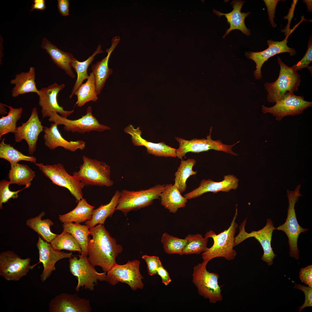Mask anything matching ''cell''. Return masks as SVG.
<instances>
[{
    "label": "cell",
    "instance_id": "1",
    "mask_svg": "<svg viewBox=\"0 0 312 312\" xmlns=\"http://www.w3.org/2000/svg\"><path fill=\"white\" fill-rule=\"evenodd\" d=\"M88 250V259L94 266L101 267L107 272L116 263V259L123 248L117 244L115 239L112 237L104 224H99L89 229Z\"/></svg>",
    "mask_w": 312,
    "mask_h": 312
},
{
    "label": "cell",
    "instance_id": "2",
    "mask_svg": "<svg viewBox=\"0 0 312 312\" xmlns=\"http://www.w3.org/2000/svg\"><path fill=\"white\" fill-rule=\"evenodd\" d=\"M237 213L236 206L235 214L227 229L218 234L211 230L207 232L205 237L208 238H211L213 243L211 247L208 248L202 253V257L203 260L209 262L218 257H223L228 261L234 259L237 255V252L233 248L235 246V236L238 227V224L235 221Z\"/></svg>",
    "mask_w": 312,
    "mask_h": 312
},
{
    "label": "cell",
    "instance_id": "3",
    "mask_svg": "<svg viewBox=\"0 0 312 312\" xmlns=\"http://www.w3.org/2000/svg\"><path fill=\"white\" fill-rule=\"evenodd\" d=\"M83 163L73 175L85 186L109 187L114 182L111 178L110 166L105 162L84 155Z\"/></svg>",
    "mask_w": 312,
    "mask_h": 312
},
{
    "label": "cell",
    "instance_id": "4",
    "mask_svg": "<svg viewBox=\"0 0 312 312\" xmlns=\"http://www.w3.org/2000/svg\"><path fill=\"white\" fill-rule=\"evenodd\" d=\"M277 60L280 68L278 79L274 82H267L264 85L268 92L267 99L272 103L281 100L288 92L294 93L298 90L301 82L300 76L297 72L285 64L279 56Z\"/></svg>",
    "mask_w": 312,
    "mask_h": 312
},
{
    "label": "cell",
    "instance_id": "5",
    "mask_svg": "<svg viewBox=\"0 0 312 312\" xmlns=\"http://www.w3.org/2000/svg\"><path fill=\"white\" fill-rule=\"evenodd\" d=\"M301 184L297 185L293 191L287 190L289 203L287 217L284 224L275 228V230L283 231L287 235L288 239L290 255L296 260L299 259V256L297 245L298 237L301 233H304L308 231V229L302 228L298 224L294 208L299 198L302 196L300 192Z\"/></svg>",
    "mask_w": 312,
    "mask_h": 312
},
{
    "label": "cell",
    "instance_id": "6",
    "mask_svg": "<svg viewBox=\"0 0 312 312\" xmlns=\"http://www.w3.org/2000/svg\"><path fill=\"white\" fill-rule=\"evenodd\" d=\"M165 185L157 184L146 190L138 191L125 189L120 192V196L116 211H122L126 216L129 212L151 205L153 200L160 198Z\"/></svg>",
    "mask_w": 312,
    "mask_h": 312
},
{
    "label": "cell",
    "instance_id": "7",
    "mask_svg": "<svg viewBox=\"0 0 312 312\" xmlns=\"http://www.w3.org/2000/svg\"><path fill=\"white\" fill-rule=\"evenodd\" d=\"M207 261L203 260L195 266L192 274V281L197 287L199 294L208 299L211 303L222 300L220 287L218 284L219 275L209 272L206 268Z\"/></svg>",
    "mask_w": 312,
    "mask_h": 312
},
{
    "label": "cell",
    "instance_id": "8",
    "mask_svg": "<svg viewBox=\"0 0 312 312\" xmlns=\"http://www.w3.org/2000/svg\"><path fill=\"white\" fill-rule=\"evenodd\" d=\"M79 258L75 256L69 260V268L71 274L76 277L78 283L75 290L78 291L81 287L90 291L94 290V286L98 281H106V272L100 273L89 262L87 256L81 255Z\"/></svg>",
    "mask_w": 312,
    "mask_h": 312
},
{
    "label": "cell",
    "instance_id": "9",
    "mask_svg": "<svg viewBox=\"0 0 312 312\" xmlns=\"http://www.w3.org/2000/svg\"><path fill=\"white\" fill-rule=\"evenodd\" d=\"M44 175L53 183L67 188L78 202L83 198L82 190L84 185L73 175L69 174L61 163L44 165L42 163L35 164Z\"/></svg>",
    "mask_w": 312,
    "mask_h": 312
},
{
    "label": "cell",
    "instance_id": "10",
    "mask_svg": "<svg viewBox=\"0 0 312 312\" xmlns=\"http://www.w3.org/2000/svg\"><path fill=\"white\" fill-rule=\"evenodd\" d=\"M140 261L138 260L129 261L126 264H115L107 272L106 281L114 285L119 282L127 284L133 290L143 288L142 280L144 277L139 270Z\"/></svg>",
    "mask_w": 312,
    "mask_h": 312
},
{
    "label": "cell",
    "instance_id": "11",
    "mask_svg": "<svg viewBox=\"0 0 312 312\" xmlns=\"http://www.w3.org/2000/svg\"><path fill=\"white\" fill-rule=\"evenodd\" d=\"M48 120L55 123L57 125H64V128L66 131L81 134L92 131L103 132L111 129L109 126L99 123L98 120L93 116L92 108L90 106L88 107L86 114L78 119H69L53 112Z\"/></svg>",
    "mask_w": 312,
    "mask_h": 312
},
{
    "label": "cell",
    "instance_id": "12",
    "mask_svg": "<svg viewBox=\"0 0 312 312\" xmlns=\"http://www.w3.org/2000/svg\"><path fill=\"white\" fill-rule=\"evenodd\" d=\"M246 221V218L239 226V232L235 237V246H237L245 239L251 237L255 238L260 244L263 250L262 260L266 262L268 266L273 263V259L276 256L271 246V241L273 231L275 228L271 219H268L265 226L257 231H253L250 233L245 230Z\"/></svg>",
    "mask_w": 312,
    "mask_h": 312
},
{
    "label": "cell",
    "instance_id": "13",
    "mask_svg": "<svg viewBox=\"0 0 312 312\" xmlns=\"http://www.w3.org/2000/svg\"><path fill=\"white\" fill-rule=\"evenodd\" d=\"M212 128L211 127L210 128L209 135L207 136V139L203 138L198 139L196 138L188 140L178 137L175 138L179 143V147L176 151L177 157L182 159L183 157L186 158L185 155L188 152L199 153L211 149L222 151L234 155H237V154L232 151V148L240 141L233 145H229L223 144L220 140H213L212 139L211 137Z\"/></svg>",
    "mask_w": 312,
    "mask_h": 312
},
{
    "label": "cell",
    "instance_id": "14",
    "mask_svg": "<svg viewBox=\"0 0 312 312\" xmlns=\"http://www.w3.org/2000/svg\"><path fill=\"white\" fill-rule=\"evenodd\" d=\"M312 106V102L305 100L303 96L288 92L272 107H268L262 105V110L263 113H270L276 117L277 120L279 121L287 116L299 115Z\"/></svg>",
    "mask_w": 312,
    "mask_h": 312
},
{
    "label": "cell",
    "instance_id": "15",
    "mask_svg": "<svg viewBox=\"0 0 312 312\" xmlns=\"http://www.w3.org/2000/svg\"><path fill=\"white\" fill-rule=\"evenodd\" d=\"M31 259H21L14 252L8 250L0 254V275L7 281H18L26 276L34 266Z\"/></svg>",
    "mask_w": 312,
    "mask_h": 312
},
{
    "label": "cell",
    "instance_id": "16",
    "mask_svg": "<svg viewBox=\"0 0 312 312\" xmlns=\"http://www.w3.org/2000/svg\"><path fill=\"white\" fill-rule=\"evenodd\" d=\"M65 87L64 84L59 85L55 82L47 87L42 88L39 90V92L37 94L39 97L38 104L42 108L41 112L43 118H49L53 112L65 118L74 112V110H64L57 102L58 94Z\"/></svg>",
    "mask_w": 312,
    "mask_h": 312
},
{
    "label": "cell",
    "instance_id": "17",
    "mask_svg": "<svg viewBox=\"0 0 312 312\" xmlns=\"http://www.w3.org/2000/svg\"><path fill=\"white\" fill-rule=\"evenodd\" d=\"M44 127L39 120L36 108L34 107L28 120L16 127L14 133L15 141L19 142L25 140L28 146L29 154L32 155L36 150L38 135Z\"/></svg>",
    "mask_w": 312,
    "mask_h": 312
},
{
    "label": "cell",
    "instance_id": "18",
    "mask_svg": "<svg viewBox=\"0 0 312 312\" xmlns=\"http://www.w3.org/2000/svg\"><path fill=\"white\" fill-rule=\"evenodd\" d=\"M36 246L39 253V261L37 264L42 263L43 267L40 276L42 283L55 270V265L58 261L73 256L72 252L67 253L55 249L50 243L44 241L39 235Z\"/></svg>",
    "mask_w": 312,
    "mask_h": 312
},
{
    "label": "cell",
    "instance_id": "19",
    "mask_svg": "<svg viewBox=\"0 0 312 312\" xmlns=\"http://www.w3.org/2000/svg\"><path fill=\"white\" fill-rule=\"evenodd\" d=\"M288 37L281 41H274L271 39L267 40L268 47L266 49L260 52L246 51L245 55L248 58L252 60L256 65V69L254 72V75L257 79L262 77L261 69L264 63L270 58L277 54L283 53H288L291 56L296 54V51L293 48L289 47L287 43Z\"/></svg>",
    "mask_w": 312,
    "mask_h": 312
},
{
    "label": "cell",
    "instance_id": "20",
    "mask_svg": "<svg viewBox=\"0 0 312 312\" xmlns=\"http://www.w3.org/2000/svg\"><path fill=\"white\" fill-rule=\"evenodd\" d=\"M92 309L89 300L66 293L56 295L49 304L50 312H91Z\"/></svg>",
    "mask_w": 312,
    "mask_h": 312
},
{
    "label": "cell",
    "instance_id": "21",
    "mask_svg": "<svg viewBox=\"0 0 312 312\" xmlns=\"http://www.w3.org/2000/svg\"><path fill=\"white\" fill-rule=\"evenodd\" d=\"M124 131L131 135V141L134 145L145 146L149 154L158 157H177L175 148L166 144L163 142L153 143L142 138V131L139 127L135 128L132 125H129L125 128Z\"/></svg>",
    "mask_w": 312,
    "mask_h": 312
},
{
    "label": "cell",
    "instance_id": "22",
    "mask_svg": "<svg viewBox=\"0 0 312 312\" xmlns=\"http://www.w3.org/2000/svg\"><path fill=\"white\" fill-rule=\"evenodd\" d=\"M238 181L239 179L232 174L224 176V180L220 182L203 179L198 187L185 194L184 196L187 199H191L209 192L214 193L219 191L228 192L232 189L235 190L237 188Z\"/></svg>",
    "mask_w": 312,
    "mask_h": 312
},
{
    "label": "cell",
    "instance_id": "23",
    "mask_svg": "<svg viewBox=\"0 0 312 312\" xmlns=\"http://www.w3.org/2000/svg\"><path fill=\"white\" fill-rule=\"evenodd\" d=\"M55 123L51 124L49 127H45L43 138L44 144L49 149L53 150L58 147H62L66 150L72 152L77 150H81L86 147V142L82 140L68 141L61 135Z\"/></svg>",
    "mask_w": 312,
    "mask_h": 312
},
{
    "label": "cell",
    "instance_id": "24",
    "mask_svg": "<svg viewBox=\"0 0 312 312\" xmlns=\"http://www.w3.org/2000/svg\"><path fill=\"white\" fill-rule=\"evenodd\" d=\"M245 1L242 0H233L231 3L233 10L231 12L224 14L215 9L213 12L219 17L224 16L226 18L230 28L226 30V33L223 36L224 38L232 30L238 29L247 36L250 35V30L246 27L244 20L246 17L251 13L250 12H241V9Z\"/></svg>",
    "mask_w": 312,
    "mask_h": 312
},
{
    "label": "cell",
    "instance_id": "25",
    "mask_svg": "<svg viewBox=\"0 0 312 312\" xmlns=\"http://www.w3.org/2000/svg\"><path fill=\"white\" fill-rule=\"evenodd\" d=\"M120 40V37L116 36L113 38L112 44L109 48L107 49V56L101 61L97 62L91 67L92 72L95 78L96 92L97 95L100 94L103 88L107 79L113 73L112 70L108 67L109 58Z\"/></svg>",
    "mask_w": 312,
    "mask_h": 312
},
{
    "label": "cell",
    "instance_id": "26",
    "mask_svg": "<svg viewBox=\"0 0 312 312\" xmlns=\"http://www.w3.org/2000/svg\"><path fill=\"white\" fill-rule=\"evenodd\" d=\"M41 47L46 50L58 67L64 70L70 77H75L71 66L72 62L75 58L72 54L61 50L46 38L42 39Z\"/></svg>",
    "mask_w": 312,
    "mask_h": 312
},
{
    "label": "cell",
    "instance_id": "27",
    "mask_svg": "<svg viewBox=\"0 0 312 312\" xmlns=\"http://www.w3.org/2000/svg\"><path fill=\"white\" fill-rule=\"evenodd\" d=\"M35 80V72L33 67H30L27 72H23L16 74L15 78L10 81V84L14 85L12 90V97H16L30 92L38 94L39 90L36 88Z\"/></svg>",
    "mask_w": 312,
    "mask_h": 312
},
{
    "label": "cell",
    "instance_id": "28",
    "mask_svg": "<svg viewBox=\"0 0 312 312\" xmlns=\"http://www.w3.org/2000/svg\"><path fill=\"white\" fill-rule=\"evenodd\" d=\"M161 204L170 212L175 213L179 208L184 207L187 199L183 196L177 187L172 184L165 185L160 195Z\"/></svg>",
    "mask_w": 312,
    "mask_h": 312
},
{
    "label": "cell",
    "instance_id": "29",
    "mask_svg": "<svg viewBox=\"0 0 312 312\" xmlns=\"http://www.w3.org/2000/svg\"><path fill=\"white\" fill-rule=\"evenodd\" d=\"M120 194V192L116 190L108 203L102 204L97 208L94 209L91 219L86 221L85 224L88 225L90 228L98 224H104L106 219L108 217H111L116 211Z\"/></svg>",
    "mask_w": 312,
    "mask_h": 312
},
{
    "label": "cell",
    "instance_id": "30",
    "mask_svg": "<svg viewBox=\"0 0 312 312\" xmlns=\"http://www.w3.org/2000/svg\"><path fill=\"white\" fill-rule=\"evenodd\" d=\"M94 208L83 198L73 210L63 215H59V219L63 223L74 222L80 224L85 222L91 219Z\"/></svg>",
    "mask_w": 312,
    "mask_h": 312
},
{
    "label": "cell",
    "instance_id": "31",
    "mask_svg": "<svg viewBox=\"0 0 312 312\" xmlns=\"http://www.w3.org/2000/svg\"><path fill=\"white\" fill-rule=\"evenodd\" d=\"M45 215V212L42 211L38 216L28 219L26 224L36 232L44 241L50 243L57 234L51 231L50 226L54 225L51 220L48 218L42 219Z\"/></svg>",
    "mask_w": 312,
    "mask_h": 312
},
{
    "label": "cell",
    "instance_id": "32",
    "mask_svg": "<svg viewBox=\"0 0 312 312\" xmlns=\"http://www.w3.org/2000/svg\"><path fill=\"white\" fill-rule=\"evenodd\" d=\"M8 177L10 184L25 185L26 188H28L35 177V172L26 164L17 163L10 167Z\"/></svg>",
    "mask_w": 312,
    "mask_h": 312
},
{
    "label": "cell",
    "instance_id": "33",
    "mask_svg": "<svg viewBox=\"0 0 312 312\" xmlns=\"http://www.w3.org/2000/svg\"><path fill=\"white\" fill-rule=\"evenodd\" d=\"M64 231L70 233L79 244L81 249V255L83 256L88 255V244L90 235L89 229L86 224L73 222H64L62 224Z\"/></svg>",
    "mask_w": 312,
    "mask_h": 312
},
{
    "label": "cell",
    "instance_id": "34",
    "mask_svg": "<svg viewBox=\"0 0 312 312\" xmlns=\"http://www.w3.org/2000/svg\"><path fill=\"white\" fill-rule=\"evenodd\" d=\"M74 95L77 97L75 106L78 107L83 106L89 101L95 102L98 100L95 78L93 73H90L86 81L80 86Z\"/></svg>",
    "mask_w": 312,
    "mask_h": 312
},
{
    "label": "cell",
    "instance_id": "35",
    "mask_svg": "<svg viewBox=\"0 0 312 312\" xmlns=\"http://www.w3.org/2000/svg\"><path fill=\"white\" fill-rule=\"evenodd\" d=\"M103 52L101 50V45L99 44L93 54L85 61L81 62L77 60L75 58L74 59L72 62L71 66L76 72L77 77L69 96L70 99L72 98L75 92L82 84L83 81L88 78L89 75L88 74L87 70L89 66L93 61L95 56Z\"/></svg>",
    "mask_w": 312,
    "mask_h": 312
},
{
    "label": "cell",
    "instance_id": "36",
    "mask_svg": "<svg viewBox=\"0 0 312 312\" xmlns=\"http://www.w3.org/2000/svg\"><path fill=\"white\" fill-rule=\"evenodd\" d=\"M196 163V160L189 158L186 160L181 159L179 166L175 172L174 184L178 188L181 193L184 192L186 189V181L191 176L195 175L197 171L193 170V167Z\"/></svg>",
    "mask_w": 312,
    "mask_h": 312
},
{
    "label": "cell",
    "instance_id": "37",
    "mask_svg": "<svg viewBox=\"0 0 312 312\" xmlns=\"http://www.w3.org/2000/svg\"><path fill=\"white\" fill-rule=\"evenodd\" d=\"M5 138L3 139L0 143V158L8 161L10 164V167L21 160L36 163L37 159L35 157L22 154L11 146L10 144L5 143Z\"/></svg>",
    "mask_w": 312,
    "mask_h": 312
},
{
    "label": "cell",
    "instance_id": "38",
    "mask_svg": "<svg viewBox=\"0 0 312 312\" xmlns=\"http://www.w3.org/2000/svg\"><path fill=\"white\" fill-rule=\"evenodd\" d=\"M5 105L9 108V111L7 116H2L0 119L1 140L3 135L10 132L14 133L17 127L16 123L18 120L20 119L23 111L22 107L14 108L11 106L5 104Z\"/></svg>",
    "mask_w": 312,
    "mask_h": 312
},
{
    "label": "cell",
    "instance_id": "39",
    "mask_svg": "<svg viewBox=\"0 0 312 312\" xmlns=\"http://www.w3.org/2000/svg\"><path fill=\"white\" fill-rule=\"evenodd\" d=\"M50 243L55 249L58 250L77 251L81 254L82 252L81 247L75 238L66 231H63L60 234L57 235Z\"/></svg>",
    "mask_w": 312,
    "mask_h": 312
},
{
    "label": "cell",
    "instance_id": "40",
    "mask_svg": "<svg viewBox=\"0 0 312 312\" xmlns=\"http://www.w3.org/2000/svg\"><path fill=\"white\" fill-rule=\"evenodd\" d=\"M185 238L187 242L181 255L200 254L205 251L208 248L207 245L208 238L203 237L201 234H189Z\"/></svg>",
    "mask_w": 312,
    "mask_h": 312
},
{
    "label": "cell",
    "instance_id": "41",
    "mask_svg": "<svg viewBox=\"0 0 312 312\" xmlns=\"http://www.w3.org/2000/svg\"><path fill=\"white\" fill-rule=\"evenodd\" d=\"M161 241L166 253L170 254H177L181 255L187 243V240L185 238L181 239L165 233L163 234Z\"/></svg>",
    "mask_w": 312,
    "mask_h": 312
},
{
    "label": "cell",
    "instance_id": "42",
    "mask_svg": "<svg viewBox=\"0 0 312 312\" xmlns=\"http://www.w3.org/2000/svg\"><path fill=\"white\" fill-rule=\"evenodd\" d=\"M10 184V181L6 180H2L0 181V209H3V203H5L11 198L13 199L17 198L18 196V193L21 191L26 188L25 187L22 189L16 191H11L9 188Z\"/></svg>",
    "mask_w": 312,
    "mask_h": 312
},
{
    "label": "cell",
    "instance_id": "43",
    "mask_svg": "<svg viewBox=\"0 0 312 312\" xmlns=\"http://www.w3.org/2000/svg\"><path fill=\"white\" fill-rule=\"evenodd\" d=\"M308 49L306 53L302 59L291 68L296 71L301 70L305 68H308L309 65L312 61V36L309 37L308 44Z\"/></svg>",
    "mask_w": 312,
    "mask_h": 312
},
{
    "label": "cell",
    "instance_id": "44",
    "mask_svg": "<svg viewBox=\"0 0 312 312\" xmlns=\"http://www.w3.org/2000/svg\"><path fill=\"white\" fill-rule=\"evenodd\" d=\"M142 258L146 263L148 274L151 276L157 274L158 268L162 265L159 257L145 255H142Z\"/></svg>",
    "mask_w": 312,
    "mask_h": 312
},
{
    "label": "cell",
    "instance_id": "45",
    "mask_svg": "<svg viewBox=\"0 0 312 312\" xmlns=\"http://www.w3.org/2000/svg\"><path fill=\"white\" fill-rule=\"evenodd\" d=\"M294 288L302 291L304 293L305 299L304 303L298 308V311L301 312L305 308L312 306V287L294 283Z\"/></svg>",
    "mask_w": 312,
    "mask_h": 312
},
{
    "label": "cell",
    "instance_id": "46",
    "mask_svg": "<svg viewBox=\"0 0 312 312\" xmlns=\"http://www.w3.org/2000/svg\"><path fill=\"white\" fill-rule=\"evenodd\" d=\"M299 277L302 282L312 287V265H308L301 268L299 272Z\"/></svg>",
    "mask_w": 312,
    "mask_h": 312
},
{
    "label": "cell",
    "instance_id": "47",
    "mask_svg": "<svg viewBox=\"0 0 312 312\" xmlns=\"http://www.w3.org/2000/svg\"><path fill=\"white\" fill-rule=\"evenodd\" d=\"M280 0H264L267 9L269 21L273 27H276V25L274 23V19L275 17V13L276 6Z\"/></svg>",
    "mask_w": 312,
    "mask_h": 312
},
{
    "label": "cell",
    "instance_id": "48",
    "mask_svg": "<svg viewBox=\"0 0 312 312\" xmlns=\"http://www.w3.org/2000/svg\"><path fill=\"white\" fill-rule=\"evenodd\" d=\"M298 0H293V2L291 3V7L289 9V12L286 16L284 17V19L288 20V23L286 26L285 28L281 30L282 32H285V35L286 37H288L289 35L292 32L291 29L290 28V24L292 19L294 16V13L296 5Z\"/></svg>",
    "mask_w": 312,
    "mask_h": 312
},
{
    "label": "cell",
    "instance_id": "49",
    "mask_svg": "<svg viewBox=\"0 0 312 312\" xmlns=\"http://www.w3.org/2000/svg\"><path fill=\"white\" fill-rule=\"evenodd\" d=\"M157 274L160 276L162 283L166 286L171 281L168 272L162 265L158 268L157 270Z\"/></svg>",
    "mask_w": 312,
    "mask_h": 312
},
{
    "label": "cell",
    "instance_id": "50",
    "mask_svg": "<svg viewBox=\"0 0 312 312\" xmlns=\"http://www.w3.org/2000/svg\"><path fill=\"white\" fill-rule=\"evenodd\" d=\"M57 6L59 11L62 15L66 16L69 15V1L58 0Z\"/></svg>",
    "mask_w": 312,
    "mask_h": 312
},
{
    "label": "cell",
    "instance_id": "51",
    "mask_svg": "<svg viewBox=\"0 0 312 312\" xmlns=\"http://www.w3.org/2000/svg\"><path fill=\"white\" fill-rule=\"evenodd\" d=\"M32 1L34 3L32 5L31 12L34 9L43 10L46 8L44 0H34Z\"/></svg>",
    "mask_w": 312,
    "mask_h": 312
},
{
    "label": "cell",
    "instance_id": "52",
    "mask_svg": "<svg viewBox=\"0 0 312 312\" xmlns=\"http://www.w3.org/2000/svg\"><path fill=\"white\" fill-rule=\"evenodd\" d=\"M5 104L1 103H0V114L2 116L7 114L5 107Z\"/></svg>",
    "mask_w": 312,
    "mask_h": 312
},
{
    "label": "cell",
    "instance_id": "53",
    "mask_svg": "<svg viewBox=\"0 0 312 312\" xmlns=\"http://www.w3.org/2000/svg\"><path fill=\"white\" fill-rule=\"evenodd\" d=\"M303 2L307 4V11L312 12V0H303Z\"/></svg>",
    "mask_w": 312,
    "mask_h": 312
}]
</instances>
